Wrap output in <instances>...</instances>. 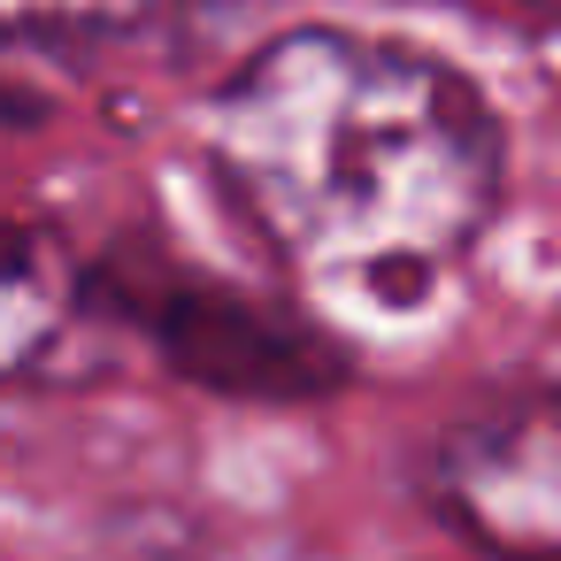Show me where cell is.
Returning <instances> with one entry per match:
<instances>
[{
    "label": "cell",
    "mask_w": 561,
    "mask_h": 561,
    "mask_svg": "<svg viewBox=\"0 0 561 561\" xmlns=\"http://www.w3.org/2000/svg\"><path fill=\"white\" fill-rule=\"evenodd\" d=\"M239 216L308 277L377 300L431 293L500 216L507 124L484 85L408 39L293 24L201 108Z\"/></svg>",
    "instance_id": "obj_1"
},
{
    "label": "cell",
    "mask_w": 561,
    "mask_h": 561,
    "mask_svg": "<svg viewBox=\"0 0 561 561\" xmlns=\"http://www.w3.org/2000/svg\"><path fill=\"white\" fill-rule=\"evenodd\" d=\"M423 500L492 561H561V385L461 408L423 454Z\"/></svg>",
    "instance_id": "obj_2"
},
{
    "label": "cell",
    "mask_w": 561,
    "mask_h": 561,
    "mask_svg": "<svg viewBox=\"0 0 561 561\" xmlns=\"http://www.w3.org/2000/svg\"><path fill=\"white\" fill-rule=\"evenodd\" d=\"M131 323L154 331V346L201 377V385H231V392H323L339 385V354L300 331L277 323V308H254L247 293L224 285H193L178 277L170 293H131Z\"/></svg>",
    "instance_id": "obj_3"
},
{
    "label": "cell",
    "mask_w": 561,
    "mask_h": 561,
    "mask_svg": "<svg viewBox=\"0 0 561 561\" xmlns=\"http://www.w3.org/2000/svg\"><path fill=\"white\" fill-rule=\"evenodd\" d=\"M78 300H85V277L70 270V254L47 231L0 216V377L32 369L70 331Z\"/></svg>",
    "instance_id": "obj_4"
},
{
    "label": "cell",
    "mask_w": 561,
    "mask_h": 561,
    "mask_svg": "<svg viewBox=\"0 0 561 561\" xmlns=\"http://www.w3.org/2000/svg\"><path fill=\"white\" fill-rule=\"evenodd\" d=\"M178 0H0V47H85L154 24Z\"/></svg>",
    "instance_id": "obj_5"
},
{
    "label": "cell",
    "mask_w": 561,
    "mask_h": 561,
    "mask_svg": "<svg viewBox=\"0 0 561 561\" xmlns=\"http://www.w3.org/2000/svg\"><path fill=\"white\" fill-rule=\"evenodd\" d=\"M538 9H561V0H538Z\"/></svg>",
    "instance_id": "obj_6"
}]
</instances>
